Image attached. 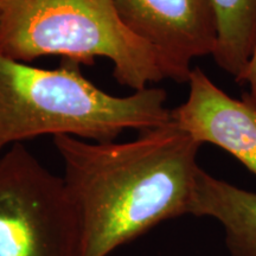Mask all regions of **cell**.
<instances>
[{
  "mask_svg": "<svg viewBox=\"0 0 256 256\" xmlns=\"http://www.w3.org/2000/svg\"><path fill=\"white\" fill-rule=\"evenodd\" d=\"M75 211L76 256H108L164 220L190 215L200 144L172 122L126 142L54 136Z\"/></svg>",
  "mask_w": 256,
  "mask_h": 256,
  "instance_id": "obj_1",
  "label": "cell"
},
{
  "mask_svg": "<svg viewBox=\"0 0 256 256\" xmlns=\"http://www.w3.org/2000/svg\"><path fill=\"white\" fill-rule=\"evenodd\" d=\"M166 98L160 88L108 94L72 60L42 69L0 55V153L46 134L110 142L127 130L142 133L164 126L171 122Z\"/></svg>",
  "mask_w": 256,
  "mask_h": 256,
  "instance_id": "obj_2",
  "label": "cell"
},
{
  "mask_svg": "<svg viewBox=\"0 0 256 256\" xmlns=\"http://www.w3.org/2000/svg\"><path fill=\"white\" fill-rule=\"evenodd\" d=\"M0 55L24 63L60 56L81 66L104 57L134 92L165 78L154 49L124 26L114 0H0Z\"/></svg>",
  "mask_w": 256,
  "mask_h": 256,
  "instance_id": "obj_3",
  "label": "cell"
},
{
  "mask_svg": "<svg viewBox=\"0 0 256 256\" xmlns=\"http://www.w3.org/2000/svg\"><path fill=\"white\" fill-rule=\"evenodd\" d=\"M78 241L63 178L12 145L0 156V256H76Z\"/></svg>",
  "mask_w": 256,
  "mask_h": 256,
  "instance_id": "obj_4",
  "label": "cell"
},
{
  "mask_svg": "<svg viewBox=\"0 0 256 256\" xmlns=\"http://www.w3.org/2000/svg\"><path fill=\"white\" fill-rule=\"evenodd\" d=\"M119 18L159 57L165 78L188 82L191 62L212 56L216 19L209 0H114Z\"/></svg>",
  "mask_w": 256,
  "mask_h": 256,
  "instance_id": "obj_5",
  "label": "cell"
},
{
  "mask_svg": "<svg viewBox=\"0 0 256 256\" xmlns=\"http://www.w3.org/2000/svg\"><path fill=\"white\" fill-rule=\"evenodd\" d=\"M188 83V96L171 110L172 122L200 144L220 147L256 176V104L248 96H229L198 66Z\"/></svg>",
  "mask_w": 256,
  "mask_h": 256,
  "instance_id": "obj_6",
  "label": "cell"
},
{
  "mask_svg": "<svg viewBox=\"0 0 256 256\" xmlns=\"http://www.w3.org/2000/svg\"><path fill=\"white\" fill-rule=\"evenodd\" d=\"M190 215L211 217L223 226L232 256H256V194L198 170Z\"/></svg>",
  "mask_w": 256,
  "mask_h": 256,
  "instance_id": "obj_7",
  "label": "cell"
},
{
  "mask_svg": "<svg viewBox=\"0 0 256 256\" xmlns=\"http://www.w3.org/2000/svg\"><path fill=\"white\" fill-rule=\"evenodd\" d=\"M217 26L212 57L240 83L256 50V0H209Z\"/></svg>",
  "mask_w": 256,
  "mask_h": 256,
  "instance_id": "obj_8",
  "label": "cell"
},
{
  "mask_svg": "<svg viewBox=\"0 0 256 256\" xmlns=\"http://www.w3.org/2000/svg\"><path fill=\"white\" fill-rule=\"evenodd\" d=\"M240 83H241V84L244 83V84L249 86V90H250V92H249V95L247 96L256 104V50Z\"/></svg>",
  "mask_w": 256,
  "mask_h": 256,
  "instance_id": "obj_9",
  "label": "cell"
}]
</instances>
